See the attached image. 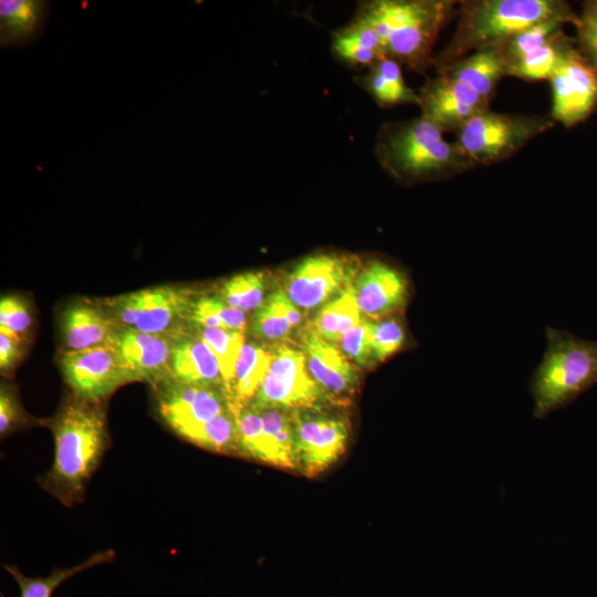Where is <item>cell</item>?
<instances>
[{"mask_svg":"<svg viewBox=\"0 0 597 597\" xmlns=\"http://www.w3.org/2000/svg\"><path fill=\"white\" fill-rule=\"evenodd\" d=\"M48 427L54 439L53 462L38 482L65 506L82 503L86 484L109 446L105 408L102 401L72 396Z\"/></svg>","mask_w":597,"mask_h":597,"instance_id":"obj_1","label":"cell"},{"mask_svg":"<svg viewBox=\"0 0 597 597\" xmlns=\"http://www.w3.org/2000/svg\"><path fill=\"white\" fill-rule=\"evenodd\" d=\"M454 32L432 67L442 71L476 51L495 49L531 25L558 21L575 24L577 13L562 0H462L457 9Z\"/></svg>","mask_w":597,"mask_h":597,"instance_id":"obj_2","label":"cell"},{"mask_svg":"<svg viewBox=\"0 0 597 597\" xmlns=\"http://www.w3.org/2000/svg\"><path fill=\"white\" fill-rule=\"evenodd\" d=\"M443 134L421 115L386 122L377 132L375 157L390 178L407 187L450 180L476 167Z\"/></svg>","mask_w":597,"mask_h":597,"instance_id":"obj_3","label":"cell"},{"mask_svg":"<svg viewBox=\"0 0 597 597\" xmlns=\"http://www.w3.org/2000/svg\"><path fill=\"white\" fill-rule=\"evenodd\" d=\"M455 0H367L353 18L374 29L386 55L418 74L432 67L434 46L457 14Z\"/></svg>","mask_w":597,"mask_h":597,"instance_id":"obj_4","label":"cell"},{"mask_svg":"<svg viewBox=\"0 0 597 597\" xmlns=\"http://www.w3.org/2000/svg\"><path fill=\"white\" fill-rule=\"evenodd\" d=\"M546 350L530 384L534 416L544 418L597 384V342L548 327Z\"/></svg>","mask_w":597,"mask_h":597,"instance_id":"obj_5","label":"cell"},{"mask_svg":"<svg viewBox=\"0 0 597 597\" xmlns=\"http://www.w3.org/2000/svg\"><path fill=\"white\" fill-rule=\"evenodd\" d=\"M555 125L551 116L498 113L473 116L457 133L455 143L475 166L499 164Z\"/></svg>","mask_w":597,"mask_h":597,"instance_id":"obj_6","label":"cell"},{"mask_svg":"<svg viewBox=\"0 0 597 597\" xmlns=\"http://www.w3.org/2000/svg\"><path fill=\"white\" fill-rule=\"evenodd\" d=\"M158 386V415L175 433L191 443L231 406L223 387L184 384L171 378Z\"/></svg>","mask_w":597,"mask_h":597,"instance_id":"obj_7","label":"cell"},{"mask_svg":"<svg viewBox=\"0 0 597 597\" xmlns=\"http://www.w3.org/2000/svg\"><path fill=\"white\" fill-rule=\"evenodd\" d=\"M324 395L302 350L281 345L272 353L269 371L250 402L258 408L306 410L315 408Z\"/></svg>","mask_w":597,"mask_h":597,"instance_id":"obj_8","label":"cell"},{"mask_svg":"<svg viewBox=\"0 0 597 597\" xmlns=\"http://www.w3.org/2000/svg\"><path fill=\"white\" fill-rule=\"evenodd\" d=\"M552 87L551 118L565 127L586 121L597 106V72L572 44L548 80Z\"/></svg>","mask_w":597,"mask_h":597,"instance_id":"obj_9","label":"cell"},{"mask_svg":"<svg viewBox=\"0 0 597 597\" xmlns=\"http://www.w3.org/2000/svg\"><path fill=\"white\" fill-rule=\"evenodd\" d=\"M355 262L337 253H317L302 260L289 274L285 294L297 307L326 304L353 282Z\"/></svg>","mask_w":597,"mask_h":597,"instance_id":"obj_10","label":"cell"},{"mask_svg":"<svg viewBox=\"0 0 597 597\" xmlns=\"http://www.w3.org/2000/svg\"><path fill=\"white\" fill-rule=\"evenodd\" d=\"M296 469L306 476H316L329 468L345 451L347 422L317 412L293 410Z\"/></svg>","mask_w":597,"mask_h":597,"instance_id":"obj_11","label":"cell"},{"mask_svg":"<svg viewBox=\"0 0 597 597\" xmlns=\"http://www.w3.org/2000/svg\"><path fill=\"white\" fill-rule=\"evenodd\" d=\"M59 365L73 396L82 400L102 401L126 383L111 344L64 350Z\"/></svg>","mask_w":597,"mask_h":597,"instance_id":"obj_12","label":"cell"},{"mask_svg":"<svg viewBox=\"0 0 597 597\" xmlns=\"http://www.w3.org/2000/svg\"><path fill=\"white\" fill-rule=\"evenodd\" d=\"M420 115L443 133L454 134L490 103L462 82L444 74L428 77L418 91Z\"/></svg>","mask_w":597,"mask_h":597,"instance_id":"obj_13","label":"cell"},{"mask_svg":"<svg viewBox=\"0 0 597 597\" xmlns=\"http://www.w3.org/2000/svg\"><path fill=\"white\" fill-rule=\"evenodd\" d=\"M177 334H151L136 328H119L111 346L125 381L144 380L159 385L170 379V355Z\"/></svg>","mask_w":597,"mask_h":597,"instance_id":"obj_14","label":"cell"},{"mask_svg":"<svg viewBox=\"0 0 597 597\" xmlns=\"http://www.w3.org/2000/svg\"><path fill=\"white\" fill-rule=\"evenodd\" d=\"M362 314L375 321L398 314L409 296L406 275L388 262H369L353 282Z\"/></svg>","mask_w":597,"mask_h":597,"instance_id":"obj_15","label":"cell"},{"mask_svg":"<svg viewBox=\"0 0 597 597\" xmlns=\"http://www.w3.org/2000/svg\"><path fill=\"white\" fill-rule=\"evenodd\" d=\"M302 353L311 376L325 395L352 392L357 383L356 370L346 355L332 343L310 329L302 337Z\"/></svg>","mask_w":597,"mask_h":597,"instance_id":"obj_16","label":"cell"},{"mask_svg":"<svg viewBox=\"0 0 597 597\" xmlns=\"http://www.w3.org/2000/svg\"><path fill=\"white\" fill-rule=\"evenodd\" d=\"M140 311L135 328L151 334H177L188 318L193 292L188 287L161 285L139 290Z\"/></svg>","mask_w":597,"mask_h":597,"instance_id":"obj_17","label":"cell"},{"mask_svg":"<svg viewBox=\"0 0 597 597\" xmlns=\"http://www.w3.org/2000/svg\"><path fill=\"white\" fill-rule=\"evenodd\" d=\"M121 327L100 305L75 303L62 314L61 331L66 350L108 345Z\"/></svg>","mask_w":597,"mask_h":597,"instance_id":"obj_18","label":"cell"},{"mask_svg":"<svg viewBox=\"0 0 597 597\" xmlns=\"http://www.w3.org/2000/svg\"><path fill=\"white\" fill-rule=\"evenodd\" d=\"M169 368L174 380L224 388L220 366L213 352L196 335L187 336L182 332L176 335Z\"/></svg>","mask_w":597,"mask_h":597,"instance_id":"obj_19","label":"cell"},{"mask_svg":"<svg viewBox=\"0 0 597 597\" xmlns=\"http://www.w3.org/2000/svg\"><path fill=\"white\" fill-rule=\"evenodd\" d=\"M49 7L43 0H1V48L24 46L38 40L46 24Z\"/></svg>","mask_w":597,"mask_h":597,"instance_id":"obj_20","label":"cell"},{"mask_svg":"<svg viewBox=\"0 0 597 597\" xmlns=\"http://www.w3.org/2000/svg\"><path fill=\"white\" fill-rule=\"evenodd\" d=\"M331 51L335 60L353 70L369 69L387 56L374 29L356 18L332 34Z\"/></svg>","mask_w":597,"mask_h":597,"instance_id":"obj_21","label":"cell"},{"mask_svg":"<svg viewBox=\"0 0 597 597\" xmlns=\"http://www.w3.org/2000/svg\"><path fill=\"white\" fill-rule=\"evenodd\" d=\"M356 83L380 107L419 105L418 92L408 86L401 65L389 56L383 57L367 69L364 75L356 78Z\"/></svg>","mask_w":597,"mask_h":597,"instance_id":"obj_22","label":"cell"},{"mask_svg":"<svg viewBox=\"0 0 597 597\" xmlns=\"http://www.w3.org/2000/svg\"><path fill=\"white\" fill-rule=\"evenodd\" d=\"M437 73L462 82L489 103L500 81L506 76L505 65L496 49L473 52Z\"/></svg>","mask_w":597,"mask_h":597,"instance_id":"obj_23","label":"cell"},{"mask_svg":"<svg viewBox=\"0 0 597 597\" xmlns=\"http://www.w3.org/2000/svg\"><path fill=\"white\" fill-rule=\"evenodd\" d=\"M233 406L239 428L240 455L286 468L275 442L265 430L259 408L251 402Z\"/></svg>","mask_w":597,"mask_h":597,"instance_id":"obj_24","label":"cell"},{"mask_svg":"<svg viewBox=\"0 0 597 597\" xmlns=\"http://www.w3.org/2000/svg\"><path fill=\"white\" fill-rule=\"evenodd\" d=\"M302 322L301 312L287 297L285 292L277 291L270 295L256 310L252 331L268 341H277L290 335Z\"/></svg>","mask_w":597,"mask_h":597,"instance_id":"obj_25","label":"cell"},{"mask_svg":"<svg viewBox=\"0 0 597 597\" xmlns=\"http://www.w3.org/2000/svg\"><path fill=\"white\" fill-rule=\"evenodd\" d=\"M363 318L352 282L321 308L313 329L333 344L339 342L343 335Z\"/></svg>","mask_w":597,"mask_h":597,"instance_id":"obj_26","label":"cell"},{"mask_svg":"<svg viewBox=\"0 0 597 597\" xmlns=\"http://www.w3.org/2000/svg\"><path fill=\"white\" fill-rule=\"evenodd\" d=\"M272 353L253 343H245L235 366L230 400L235 405L250 402L266 376Z\"/></svg>","mask_w":597,"mask_h":597,"instance_id":"obj_27","label":"cell"},{"mask_svg":"<svg viewBox=\"0 0 597 597\" xmlns=\"http://www.w3.org/2000/svg\"><path fill=\"white\" fill-rule=\"evenodd\" d=\"M114 557L113 549L100 551L75 566L54 568L46 577H27L15 565H4V568L15 579L20 588V597H52L53 591L63 582L83 570L109 563Z\"/></svg>","mask_w":597,"mask_h":597,"instance_id":"obj_28","label":"cell"},{"mask_svg":"<svg viewBox=\"0 0 597 597\" xmlns=\"http://www.w3.org/2000/svg\"><path fill=\"white\" fill-rule=\"evenodd\" d=\"M574 39L562 31L544 45L531 52L507 67L506 76L524 81L549 80Z\"/></svg>","mask_w":597,"mask_h":597,"instance_id":"obj_29","label":"cell"},{"mask_svg":"<svg viewBox=\"0 0 597 597\" xmlns=\"http://www.w3.org/2000/svg\"><path fill=\"white\" fill-rule=\"evenodd\" d=\"M244 332L224 328L197 327L196 336L213 352L222 375L224 389L230 398L235 366L245 344Z\"/></svg>","mask_w":597,"mask_h":597,"instance_id":"obj_30","label":"cell"},{"mask_svg":"<svg viewBox=\"0 0 597 597\" xmlns=\"http://www.w3.org/2000/svg\"><path fill=\"white\" fill-rule=\"evenodd\" d=\"M565 25V23L558 21H546L531 25L510 36L495 48L505 65V70L564 31Z\"/></svg>","mask_w":597,"mask_h":597,"instance_id":"obj_31","label":"cell"},{"mask_svg":"<svg viewBox=\"0 0 597 597\" xmlns=\"http://www.w3.org/2000/svg\"><path fill=\"white\" fill-rule=\"evenodd\" d=\"M188 320L197 327L224 328L244 332L247 316L243 311L228 305L221 298L203 296L196 298Z\"/></svg>","mask_w":597,"mask_h":597,"instance_id":"obj_32","label":"cell"},{"mask_svg":"<svg viewBox=\"0 0 597 597\" xmlns=\"http://www.w3.org/2000/svg\"><path fill=\"white\" fill-rule=\"evenodd\" d=\"M193 443L213 452L240 455L239 428L232 401L228 410L201 430Z\"/></svg>","mask_w":597,"mask_h":597,"instance_id":"obj_33","label":"cell"},{"mask_svg":"<svg viewBox=\"0 0 597 597\" xmlns=\"http://www.w3.org/2000/svg\"><path fill=\"white\" fill-rule=\"evenodd\" d=\"M221 300L228 305L249 312L264 302V280L260 272H244L227 280L220 289Z\"/></svg>","mask_w":597,"mask_h":597,"instance_id":"obj_34","label":"cell"},{"mask_svg":"<svg viewBox=\"0 0 597 597\" xmlns=\"http://www.w3.org/2000/svg\"><path fill=\"white\" fill-rule=\"evenodd\" d=\"M259 410L265 430L275 442L286 469H296L293 410L281 408H259Z\"/></svg>","mask_w":597,"mask_h":597,"instance_id":"obj_35","label":"cell"},{"mask_svg":"<svg viewBox=\"0 0 597 597\" xmlns=\"http://www.w3.org/2000/svg\"><path fill=\"white\" fill-rule=\"evenodd\" d=\"M390 315L376 322L371 326V347L374 362H384L404 348L407 333L404 322Z\"/></svg>","mask_w":597,"mask_h":597,"instance_id":"obj_36","label":"cell"},{"mask_svg":"<svg viewBox=\"0 0 597 597\" xmlns=\"http://www.w3.org/2000/svg\"><path fill=\"white\" fill-rule=\"evenodd\" d=\"M31 313L25 301L17 295L0 300V332L21 338L31 326Z\"/></svg>","mask_w":597,"mask_h":597,"instance_id":"obj_37","label":"cell"},{"mask_svg":"<svg viewBox=\"0 0 597 597\" xmlns=\"http://www.w3.org/2000/svg\"><path fill=\"white\" fill-rule=\"evenodd\" d=\"M371 326L373 322L363 318L356 326L347 331L339 341L346 357L360 366H368L374 362Z\"/></svg>","mask_w":597,"mask_h":597,"instance_id":"obj_38","label":"cell"},{"mask_svg":"<svg viewBox=\"0 0 597 597\" xmlns=\"http://www.w3.org/2000/svg\"><path fill=\"white\" fill-rule=\"evenodd\" d=\"M574 25L578 49L591 62L597 57V0L584 3Z\"/></svg>","mask_w":597,"mask_h":597,"instance_id":"obj_39","label":"cell"},{"mask_svg":"<svg viewBox=\"0 0 597 597\" xmlns=\"http://www.w3.org/2000/svg\"><path fill=\"white\" fill-rule=\"evenodd\" d=\"M29 422L17 396L7 385L0 390V434L13 431L18 426Z\"/></svg>","mask_w":597,"mask_h":597,"instance_id":"obj_40","label":"cell"},{"mask_svg":"<svg viewBox=\"0 0 597 597\" xmlns=\"http://www.w3.org/2000/svg\"><path fill=\"white\" fill-rule=\"evenodd\" d=\"M22 339L0 332V368L7 371L13 367L21 354Z\"/></svg>","mask_w":597,"mask_h":597,"instance_id":"obj_41","label":"cell"},{"mask_svg":"<svg viewBox=\"0 0 597 597\" xmlns=\"http://www.w3.org/2000/svg\"><path fill=\"white\" fill-rule=\"evenodd\" d=\"M591 63H593V65H594L596 72H597V57H596L595 60H593Z\"/></svg>","mask_w":597,"mask_h":597,"instance_id":"obj_42","label":"cell"}]
</instances>
